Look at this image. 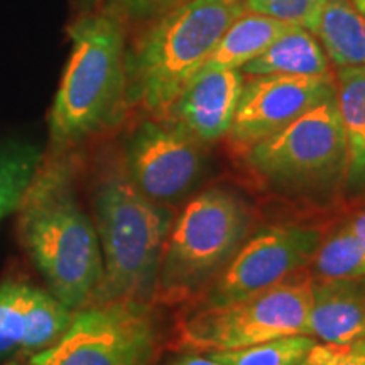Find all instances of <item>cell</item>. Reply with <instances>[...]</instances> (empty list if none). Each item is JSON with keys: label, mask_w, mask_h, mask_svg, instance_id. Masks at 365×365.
Wrapping results in <instances>:
<instances>
[{"label": "cell", "mask_w": 365, "mask_h": 365, "mask_svg": "<svg viewBox=\"0 0 365 365\" xmlns=\"http://www.w3.org/2000/svg\"><path fill=\"white\" fill-rule=\"evenodd\" d=\"M170 365H225V364L218 362V360L212 359L210 355L202 357V355H198L196 352H190V354L180 355V357H176L175 360H171Z\"/></svg>", "instance_id": "25"}, {"label": "cell", "mask_w": 365, "mask_h": 365, "mask_svg": "<svg viewBox=\"0 0 365 365\" xmlns=\"http://www.w3.org/2000/svg\"><path fill=\"white\" fill-rule=\"evenodd\" d=\"M313 279H352L365 276V245L350 222L340 223L322 244L313 257Z\"/></svg>", "instance_id": "20"}, {"label": "cell", "mask_w": 365, "mask_h": 365, "mask_svg": "<svg viewBox=\"0 0 365 365\" xmlns=\"http://www.w3.org/2000/svg\"><path fill=\"white\" fill-rule=\"evenodd\" d=\"M78 153L44 159L17 210V239L46 289L71 312L93 304L103 261L93 220L76 190Z\"/></svg>", "instance_id": "1"}, {"label": "cell", "mask_w": 365, "mask_h": 365, "mask_svg": "<svg viewBox=\"0 0 365 365\" xmlns=\"http://www.w3.org/2000/svg\"><path fill=\"white\" fill-rule=\"evenodd\" d=\"M336 103L346 139L345 180L350 188L365 185V65L336 68Z\"/></svg>", "instance_id": "17"}, {"label": "cell", "mask_w": 365, "mask_h": 365, "mask_svg": "<svg viewBox=\"0 0 365 365\" xmlns=\"http://www.w3.org/2000/svg\"><path fill=\"white\" fill-rule=\"evenodd\" d=\"M313 34L335 68L365 65V16L352 0H327Z\"/></svg>", "instance_id": "18"}, {"label": "cell", "mask_w": 365, "mask_h": 365, "mask_svg": "<svg viewBox=\"0 0 365 365\" xmlns=\"http://www.w3.org/2000/svg\"><path fill=\"white\" fill-rule=\"evenodd\" d=\"M323 234L314 227L272 225L245 240L205 294L203 308L223 307L294 276L312 264Z\"/></svg>", "instance_id": "9"}, {"label": "cell", "mask_w": 365, "mask_h": 365, "mask_svg": "<svg viewBox=\"0 0 365 365\" xmlns=\"http://www.w3.org/2000/svg\"><path fill=\"white\" fill-rule=\"evenodd\" d=\"M325 2L327 0H242L245 11L303 26L312 33L318 24Z\"/></svg>", "instance_id": "22"}, {"label": "cell", "mask_w": 365, "mask_h": 365, "mask_svg": "<svg viewBox=\"0 0 365 365\" xmlns=\"http://www.w3.org/2000/svg\"><path fill=\"white\" fill-rule=\"evenodd\" d=\"M250 215L239 196L210 190L173 222L161 259L156 298L182 301L212 284L247 239Z\"/></svg>", "instance_id": "5"}, {"label": "cell", "mask_w": 365, "mask_h": 365, "mask_svg": "<svg viewBox=\"0 0 365 365\" xmlns=\"http://www.w3.org/2000/svg\"><path fill=\"white\" fill-rule=\"evenodd\" d=\"M202 143L168 117L140 120L125 137L122 170L132 185L159 205L186 195L202 171Z\"/></svg>", "instance_id": "10"}, {"label": "cell", "mask_w": 365, "mask_h": 365, "mask_svg": "<svg viewBox=\"0 0 365 365\" xmlns=\"http://www.w3.org/2000/svg\"><path fill=\"white\" fill-rule=\"evenodd\" d=\"M105 0H71L73 9H75V16L85 12H91L95 9H100L103 6Z\"/></svg>", "instance_id": "26"}, {"label": "cell", "mask_w": 365, "mask_h": 365, "mask_svg": "<svg viewBox=\"0 0 365 365\" xmlns=\"http://www.w3.org/2000/svg\"><path fill=\"white\" fill-rule=\"evenodd\" d=\"M245 11L242 0H186L140 27L127 43V100L164 117L205 65L227 27Z\"/></svg>", "instance_id": "3"}, {"label": "cell", "mask_w": 365, "mask_h": 365, "mask_svg": "<svg viewBox=\"0 0 365 365\" xmlns=\"http://www.w3.org/2000/svg\"><path fill=\"white\" fill-rule=\"evenodd\" d=\"M314 344L317 339L312 335H289L208 355L225 365H299Z\"/></svg>", "instance_id": "21"}, {"label": "cell", "mask_w": 365, "mask_h": 365, "mask_svg": "<svg viewBox=\"0 0 365 365\" xmlns=\"http://www.w3.org/2000/svg\"><path fill=\"white\" fill-rule=\"evenodd\" d=\"M158 325L148 303L110 301L75 312L68 330L31 365H153Z\"/></svg>", "instance_id": "8"}, {"label": "cell", "mask_w": 365, "mask_h": 365, "mask_svg": "<svg viewBox=\"0 0 365 365\" xmlns=\"http://www.w3.org/2000/svg\"><path fill=\"white\" fill-rule=\"evenodd\" d=\"M91 212L103 261L97 303L156 298L168 235L175 222L166 205L144 196L120 164L105 168L91 190Z\"/></svg>", "instance_id": "4"}, {"label": "cell", "mask_w": 365, "mask_h": 365, "mask_svg": "<svg viewBox=\"0 0 365 365\" xmlns=\"http://www.w3.org/2000/svg\"><path fill=\"white\" fill-rule=\"evenodd\" d=\"M336 90L335 75L245 76L228 143L239 153L281 130Z\"/></svg>", "instance_id": "11"}, {"label": "cell", "mask_w": 365, "mask_h": 365, "mask_svg": "<svg viewBox=\"0 0 365 365\" xmlns=\"http://www.w3.org/2000/svg\"><path fill=\"white\" fill-rule=\"evenodd\" d=\"M4 365H21V364H17V362H9V364H4Z\"/></svg>", "instance_id": "29"}, {"label": "cell", "mask_w": 365, "mask_h": 365, "mask_svg": "<svg viewBox=\"0 0 365 365\" xmlns=\"http://www.w3.org/2000/svg\"><path fill=\"white\" fill-rule=\"evenodd\" d=\"M308 335L335 344L365 339V276L312 281Z\"/></svg>", "instance_id": "14"}, {"label": "cell", "mask_w": 365, "mask_h": 365, "mask_svg": "<svg viewBox=\"0 0 365 365\" xmlns=\"http://www.w3.org/2000/svg\"><path fill=\"white\" fill-rule=\"evenodd\" d=\"M299 365H365V339L346 344L317 341Z\"/></svg>", "instance_id": "23"}, {"label": "cell", "mask_w": 365, "mask_h": 365, "mask_svg": "<svg viewBox=\"0 0 365 365\" xmlns=\"http://www.w3.org/2000/svg\"><path fill=\"white\" fill-rule=\"evenodd\" d=\"M240 71L245 76L323 75L330 71V59L312 31L293 26Z\"/></svg>", "instance_id": "15"}, {"label": "cell", "mask_w": 365, "mask_h": 365, "mask_svg": "<svg viewBox=\"0 0 365 365\" xmlns=\"http://www.w3.org/2000/svg\"><path fill=\"white\" fill-rule=\"evenodd\" d=\"M245 154L259 176L286 188H322L345 178L346 139L336 90Z\"/></svg>", "instance_id": "7"}, {"label": "cell", "mask_w": 365, "mask_h": 365, "mask_svg": "<svg viewBox=\"0 0 365 365\" xmlns=\"http://www.w3.org/2000/svg\"><path fill=\"white\" fill-rule=\"evenodd\" d=\"M186 0H105L102 7L110 9L129 27H135L163 16Z\"/></svg>", "instance_id": "24"}, {"label": "cell", "mask_w": 365, "mask_h": 365, "mask_svg": "<svg viewBox=\"0 0 365 365\" xmlns=\"http://www.w3.org/2000/svg\"><path fill=\"white\" fill-rule=\"evenodd\" d=\"M313 277L291 276L247 298L200 308L181 323L178 345L190 352H223L289 335H308Z\"/></svg>", "instance_id": "6"}, {"label": "cell", "mask_w": 365, "mask_h": 365, "mask_svg": "<svg viewBox=\"0 0 365 365\" xmlns=\"http://www.w3.org/2000/svg\"><path fill=\"white\" fill-rule=\"evenodd\" d=\"M349 222L350 225H352L355 234H357L359 239L362 240V244L365 245V210L355 213L352 218H349Z\"/></svg>", "instance_id": "27"}, {"label": "cell", "mask_w": 365, "mask_h": 365, "mask_svg": "<svg viewBox=\"0 0 365 365\" xmlns=\"http://www.w3.org/2000/svg\"><path fill=\"white\" fill-rule=\"evenodd\" d=\"M293 26L298 24H289V22L262 16V14L244 11L227 27L202 68L240 70Z\"/></svg>", "instance_id": "16"}, {"label": "cell", "mask_w": 365, "mask_h": 365, "mask_svg": "<svg viewBox=\"0 0 365 365\" xmlns=\"http://www.w3.org/2000/svg\"><path fill=\"white\" fill-rule=\"evenodd\" d=\"M352 2H354V6L357 7L359 11L365 16V0H352Z\"/></svg>", "instance_id": "28"}, {"label": "cell", "mask_w": 365, "mask_h": 365, "mask_svg": "<svg viewBox=\"0 0 365 365\" xmlns=\"http://www.w3.org/2000/svg\"><path fill=\"white\" fill-rule=\"evenodd\" d=\"M66 304L31 281L9 277L0 282V357L38 354L51 346L70 327Z\"/></svg>", "instance_id": "12"}, {"label": "cell", "mask_w": 365, "mask_h": 365, "mask_svg": "<svg viewBox=\"0 0 365 365\" xmlns=\"http://www.w3.org/2000/svg\"><path fill=\"white\" fill-rule=\"evenodd\" d=\"M240 70H207L193 75L164 117L178 122L202 144L227 137L244 88Z\"/></svg>", "instance_id": "13"}, {"label": "cell", "mask_w": 365, "mask_h": 365, "mask_svg": "<svg viewBox=\"0 0 365 365\" xmlns=\"http://www.w3.org/2000/svg\"><path fill=\"white\" fill-rule=\"evenodd\" d=\"M71 51L48 117L51 154L78 153L125 120L130 27L110 9L78 14L68 24Z\"/></svg>", "instance_id": "2"}, {"label": "cell", "mask_w": 365, "mask_h": 365, "mask_svg": "<svg viewBox=\"0 0 365 365\" xmlns=\"http://www.w3.org/2000/svg\"><path fill=\"white\" fill-rule=\"evenodd\" d=\"M44 159V149L31 140L0 143V220L19 210Z\"/></svg>", "instance_id": "19"}]
</instances>
